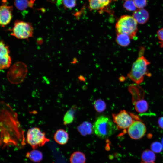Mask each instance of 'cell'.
Returning <instances> with one entry per match:
<instances>
[{"label": "cell", "instance_id": "17", "mask_svg": "<svg viewBox=\"0 0 163 163\" xmlns=\"http://www.w3.org/2000/svg\"><path fill=\"white\" fill-rule=\"evenodd\" d=\"M76 108L75 106H73L70 109L66 112L63 119V123L65 125L69 124L73 122Z\"/></svg>", "mask_w": 163, "mask_h": 163}, {"label": "cell", "instance_id": "29", "mask_svg": "<svg viewBox=\"0 0 163 163\" xmlns=\"http://www.w3.org/2000/svg\"><path fill=\"white\" fill-rule=\"evenodd\" d=\"M49 2H50L52 3H55L57 0H47Z\"/></svg>", "mask_w": 163, "mask_h": 163}, {"label": "cell", "instance_id": "19", "mask_svg": "<svg viewBox=\"0 0 163 163\" xmlns=\"http://www.w3.org/2000/svg\"><path fill=\"white\" fill-rule=\"evenodd\" d=\"M134 106L136 111L140 113L146 112L149 107L147 102L143 99H141L136 101L135 103Z\"/></svg>", "mask_w": 163, "mask_h": 163}, {"label": "cell", "instance_id": "25", "mask_svg": "<svg viewBox=\"0 0 163 163\" xmlns=\"http://www.w3.org/2000/svg\"><path fill=\"white\" fill-rule=\"evenodd\" d=\"M162 145L158 142H155L151 145V150L156 153L160 152L162 149Z\"/></svg>", "mask_w": 163, "mask_h": 163}, {"label": "cell", "instance_id": "31", "mask_svg": "<svg viewBox=\"0 0 163 163\" xmlns=\"http://www.w3.org/2000/svg\"><path fill=\"white\" fill-rule=\"evenodd\" d=\"M161 142H162V147H163V137L162 139V140H161Z\"/></svg>", "mask_w": 163, "mask_h": 163}, {"label": "cell", "instance_id": "7", "mask_svg": "<svg viewBox=\"0 0 163 163\" xmlns=\"http://www.w3.org/2000/svg\"><path fill=\"white\" fill-rule=\"evenodd\" d=\"M49 140L46 137L45 133L41 131L39 128H32L27 132L26 142L34 149L43 146Z\"/></svg>", "mask_w": 163, "mask_h": 163}, {"label": "cell", "instance_id": "12", "mask_svg": "<svg viewBox=\"0 0 163 163\" xmlns=\"http://www.w3.org/2000/svg\"><path fill=\"white\" fill-rule=\"evenodd\" d=\"M112 0H89V8L91 10H103Z\"/></svg>", "mask_w": 163, "mask_h": 163}, {"label": "cell", "instance_id": "23", "mask_svg": "<svg viewBox=\"0 0 163 163\" xmlns=\"http://www.w3.org/2000/svg\"><path fill=\"white\" fill-rule=\"evenodd\" d=\"M124 8L129 11H135L137 8L133 0L126 1L123 4Z\"/></svg>", "mask_w": 163, "mask_h": 163}, {"label": "cell", "instance_id": "26", "mask_svg": "<svg viewBox=\"0 0 163 163\" xmlns=\"http://www.w3.org/2000/svg\"><path fill=\"white\" fill-rule=\"evenodd\" d=\"M135 5L138 9L143 8L146 5V0H133Z\"/></svg>", "mask_w": 163, "mask_h": 163}, {"label": "cell", "instance_id": "20", "mask_svg": "<svg viewBox=\"0 0 163 163\" xmlns=\"http://www.w3.org/2000/svg\"><path fill=\"white\" fill-rule=\"evenodd\" d=\"M86 158L82 152L77 151L71 155L70 158L71 163H85Z\"/></svg>", "mask_w": 163, "mask_h": 163}, {"label": "cell", "instance_id": "14", "mask_svg": "<svg viewBox=\"0 0 163 163\" xmlns=\"http://www.w3.org/2000/svg\"><path fill=\"white\" fill-rule=\"evenodd\" d=\"M77 129L82 135L85 136L91 134L93 126L89 122H84L78 126Z\"/></svg>", "mask_w": 163, "mask_h": 163}, {"label": "cell", "instance_id": "22", "mask_svg": "<svg viewBox=\"0 0 163 163\" xmlns=\"http://www.w3.org/2000/svg\"><path fill=\"white\" fill-rule=\"evenodd\" d=\"M94 107L95 110L97 112H101L106 109V105L104 101L101 99H99L94 101Z\"/></svg>", "mask_w": 163, "mask_h": 163}, {"label": "cell", "instance_id": "6", "mask_svg": "<svg viewBox=\"0 0 163 163\" xmlns=\"http://www.w3.org/2000/svg\"><path fill=\"white\" fill-rule=\"evenodd\" d=\"M11 35L19 39H27L32 37L34 29L31 23L16 20L12 29Z\"/></svg>", "mask_w": 163, "mask_h": 163}, {"label": "cell", "instance_id": "27", "mask_svg": "<svg viewBox=\"0 0 163 163\" xmlns=\"http://www.w3.org/2000/svg\"><path fill=\"white\" fill-rule=\"evenodd\" d=\"M157 36L158 39L160 40L159 43H163V28L158 31Z\"/></svg>", "mask_w": 163, "mask_h": 163}, {"label": "cell", "instance_id": "32", "mask_svg": "<svg viewBox=\"0 0 163 163\" xmlns=\"http://www.w3.org/2000/svg\"><path fill=\"white\" fill-rule=\"evenodd\" d=\"M141 163H146V162H142Z\"/></svg>", "mask_w": 163, "mask_h": 163}, {"label": "cell", "instance_id": "24", "mask_svg": "<svg viewBox=\"0 0 163 163\" xmlns=\"http://www.w3.org/2000/svg\"><path fill=\"white\" fill-rule=\"evenodd\" d=\"M62 4L66 8L71 9L76 5V0H62Z\"/></svg>", "mask_w": 163, "mask_h": 163}, {"label": "cell", "instance_id": "28", "mask_svg": "<svg viewBox=\"0 0 163 163\" xmlns=\"http://www.w3.org/2000/svg\"><path fill=\"white\" fill-rule=\"evenodd\" d=\"M158 123L159 127L163 129V117H161L159 118Z\"/></svg>", "mask_w": 163, "mask_h": 163}, {"label": "cell", "instance_id": "2", "mask_svg": "<svg viewBox=\"0 0 163 163\" xmlns=\"http://www.w3.org/2000/svg\"><path fill=\"white\" fill-rule=\"evenodd\" d=\"M150 63L146 59L142 56L139 57L133 64L131 70L127 75L129 78L136 83L142 82L145 75H150L147 66Z\"/></svg>", "mask_w": 163, "mask_h": 163}, {"label": "cell", "instance_id": "11", "mask_svg": "<svg viewBox=\"0 0 163 163\" xmlns=\"http://www.w3.org/2000/svg\"><path fill=\"white\" fill-rule=\"evenodd\" d=\"M132 16L137 23L140 24L146 23L149 18V13L144 8L136 10L133 12Z\"/></svg>", "mask_w": 163, "mask_h": 163}, {"label": "cell", "instance_id": "1", "mask_svg": "<svg viewBox=\"0 0 163 163\" xmlns=\"http://www.w3.org/2000/svg\"><path fill=\"white\" fill-rule=\"evenodd\" d=\"M117 129L114 123L110 118L104 116L98 117L93 126V131L94 134L103 139L112 135Z\"/></svg>", "mask_w": 163, "mask_h": 163}, {"label": "cell", "instance_id": "16", "mask_svg": "<svg viewBox=\"0 0 163 163\" xmlns=\"http://www.w3.org/2000/svg\"><path fill=\"white\" fill-rule=\"evenodd\" d=\"M130 38L127 35L117 33L116 42L120 46L126 47L128 46L130 43Z\"/></svg>", "mask_w": 163, "mask_h": 163}, {"label": "cell", "instance_id": "4", "mask_svg": "<svg viewBox=\"0 0 163 163\" xmlns=\"http://www.w3.org/2000/svg\"><path fill=\"white\" fill-rule=\"evenodd\" d=\"M27 72L26 65L23 62H18L10 67L7 72V78L12 84H19L24 80Z\"/></svg>", "mask_w": 163, "mask_h": 163}, {"label": "cell", "instance_id": "33", "mask_svg": "<svg viewBox=\"0 0 163 163\" xmlns=\"http://www.w3.org/2000/svg\"></svg>", "mask_w": 163, "mask_h": 163}, {"label": "cell", "instance_id": "21", "mask_svg": "<svg viewBox=\"0 0 163 163\" xmlns=\"http://www.w3.org/2000/svg\"><path fill=\"white\" fill-rule=\"evenodd\" d=\"M141 158L144 162L148 163H154L155 159V155L153 151L147 149L143 152Z\"/></svg>", "mask_w": 163, "mask_h": 163}, {"label": "cell", "instance_id": "3", "mask_svg": "<svg viewBox=\"0 0 163 163\" xmlns=\"http://www.w3.org/2000/svg\"><path fill=\"white\" fill-rule=\"evenodd\" d=\"M137 23L133 16L123 15L119 19L115 25L117 33L128 35L131 39L136 36L138 31Z\"/></svg>", "mask_w": 163, "mask_h": 163}, {"label": "cell", "instance_id": "10", "mask_svg": "<svg viewBox=\"0 0 163 163\" xmlns=\"http://www.w3.org/2000/svg\"><path fill=\"white\" fill-rule=\"evenodd\" d=\"M13 7L3 4L0 8V24L4 27L10 22L12 18Z\"/></svg>", "mask_w": 163, "mask_h": 163}, {"label": "cell", "instance_id": "15", "mask_svg": "<svg viewBox=\"0 0 163 163\" xmlns=\"http://www.w3.org/2000/svg\"><path fill=\"white\" fill-rule=\"evenodd\" d=\"M35 0H14V5L18 10L22 11L28 7L32 8Z\"/></svg>", "mask_w": 163, "mask_h": 163}, {"label": "cell", "instance_id": "5", "mask_svg": "<svg viewBox=\"0 0 163 163\" xmlns=\"http://www.w3.org/2000/svg\"><path fill=\"white\" fill-rule=\"evenodd\" d=\"M112 118L117 129L119 130L128 129L134 121L140 119L138 116L125 110H120L117 113L113 114Z\"/></svg>", "mask_w": 163, "mask_h": 163}, {"label": "cell", "instance_id": "18", "mask_svg": "<svg viewBox=\"0 0 163 163\" xmlns=\"http://www.w3.org/2000/svg\"><path fill=\"white\" fill-rule=\"evenodd\" d=\"M26 157L35 162L40 161L43 159V155L40 151L34 149L26 154Z\"/></svg>", "mask_w": 163, "mask_h": 163}, {"label": "cell", "instance_id": "8", "mask_svg": "<svg viewBox=\"0 0 163 163\" xmlns=\"http://www.w3.org/2000/svg\"><path fill=\"white\" fill-rule=\"evenodd\" d=\"M146 128L145 124L140 119L133 122L128 129L127 132L130 137L134 139H138L145 135Z\"/></svg>", "mask_w": 163, "mask_h": 163}, {"label": "cell", "instance_id": "13", "mask_svg": "<svg viewBox=\"0 0 163 163\" xmlns=\"http://www.w3.org/2000/svg\"><path fill=\"white\" fill-rule=\"evenodd\" d=\"M54 138L55 141L60 145L66 144L69 139L67 133L63 129L57 130L54 134Z\"/></svg>", "mask_w": 163, "mask_h": 163}, {"label": "cell", "instance_id": "30", "mask_svg": "<svg viewBox=\"0 0 163 163\" xmlns=\"http://www.w3.org/2000/svg\"><path fill=\"white\" fill-rule=\"evenodd\" d=\"M160 46L161 48H163V43H160Z\"/></svg>", "mask_w": 163, "mask_h": 163}, {"label": "cell", "instance_id": "9", "mask_svg": "<svg viewBox=\"0 0 163 163\" xmlns=\"http://www.w3.org/2000/svg\"><path fill=\"white\" fill-rule=\"evenodd\" d=\"M0 69H3L8 68L11 62L8 47L2 40L0 43Z\"/></svg>", "mask_w": 163, "mask_h": 163}]
</instances>
